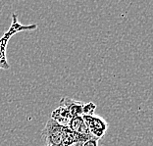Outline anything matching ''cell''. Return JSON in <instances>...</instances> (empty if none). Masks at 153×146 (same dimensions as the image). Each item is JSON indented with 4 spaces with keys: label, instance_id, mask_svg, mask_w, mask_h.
I'll return each instance as SVG.
<instances>
[{
    "label": "cell",
    "instance_id": "6da1fadb",
    "mask_svg": "<svg viewBox=\"0 0 153 146\" xmlns=\"http://www.w3.org/2000/svg\"><path fill=\"white\" fill-rule=\"evenodd\" d=\"M37 29L36 24H30V25H22L19 22L18 15L15 13L12 14V23L11 26L7 32L4 33L3 36L0 38V70H8L10 65L7 61V44H8L10 38L16 33L25 32V30H34Z\"/></svg>",
    "mask_w": 153,
    "mask_h": 146
},
{
    "label": "cell",
    "instance_id": "7a4b0ae2",
    "mask_svg": "<svg viewBox=\"0 0 153 146\" xmlns=\"http://www.w3.org/2000/svg\"><path fill=\"white\" fill-rule=\"evenodd\" d=\"M64 127L60 126L54 120L49 118L42 130V135L46 141V145L62 146V134Z\"/></svg>",
    "mask_w": 153,
    "mask_h": 146
},
{
    "label": "cell",
    "instance_id": "3957f363",
    "mask_svg": "<svg viewBox=\"0 0 153 146\" xmlns=\"http://www.w3.org/2000/svg\"><path fill=\"white\" fill-rule=\"evenodd\" d=\"M83 120L85 122L86 127L88 128L89 133L96 139H100L104 134H105L107 128H108V124L103 118L96 116V115H91V116H82Z\"/></svg>",
    "mask_w": 153,
    "mask_h": 146
},
{
    "label": "cell",
    "instance_id": "277c9868",
    "mask_svg": "<svg viewBox=\"0 0 153 146\" xmlns=\"http://www.w3.org/2000/svg\"><path fill=\"white\" fill-rule=\"evenodd\" d=\"M60 106H63L70 112L71 116L79 117L82 116V108H83V103L81 101H76L70 98V97L65 96L60 100Z\"/></svg>",
    "mask_w": 153,
    "mask_h": 146
},
{
    "label": "cell",
    "instance_id": "5b68a950",
    "mask_svg": "<svg viewBox=\"0 0 153 146\" xmlns=\"http://www.w3.org/2000/svg\"><path fill=\"white\" fill-rule=\"evenodd\" d=\"M51 119L54 120L62 127H68L69 123L72 119L70 112L63 106H59L51 113Z\"/></svg>",
    "mask_w": 153,
    "mask_h": 146
},
{
    "label": "cell",
    "instance_id": "8992f818",
    "mask_svg": "<svg viewBox=\"0 0 153 146\" xmlns=\"http://www.w3.org/2000/svg\"><path fill=\"white\" fill-rule=\"evenodd\" d=\"M68 127L70 128L72 131H74V133H78V134L91 135L89 133L88 128V127H86L85 122V120H83L82 116L72 118L70 123H69V125H68ZM91 136H92V135H91ZM93 138H94V137H93Z\"/></svg>",
    "mask_w": 153,
    "mask_h": 146
},
{
    "label": "cell",
    "instance_id": "52a82bcc",
    "mask_svg": "<svg viewBox=\"0 0 153 146\" xmlns=\"http://www.w3.org/2000/svg\"><path fill=\"white\" fill-rule=\"evenodd\" d=\"M95 109H96V105L93 102H88L86 104H83L82 116H91V115H94Z\"/></svg>",
    "mask_w": 153,
    "mask_h": 146
},
{
    "label": "cell",
    "instance_id": "ba28073f",
    "mask_svg": "<svg viewBox=\"0 0 153 146\" xmlns=\"http://www.w3.org/2000/svg\"><path fill=\"white\" fill-rule=\"evenodd\" d=\"M82 146H98V139L91 138V139H89L86 142H85V144H83Z\"/></svg>",
    "mask_w": 153,
    "mask_h": 146
},
{
    "label": "cell",
    "instance_id": "9c48e42d",
    "mask_svg": "<svg viewBox=\"0 0 153 146\" xmlns=\"http://www.w3.org/2000/svg\"><path fill=\"white\" fill-rule=\"evenodd\" d=\"M45 146H50V145H45Z\"/></svg>",
    "mask_w": 153,
    "mask_h": 146
}]
</instances>
